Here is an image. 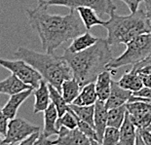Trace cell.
I'll return each mask as SVG.
<instances>
[{
  "label": "cell",
  "instance_id": "cell-1",
  "mask_svg": "<svg viewBox=\"0 0 151 145\" xmlns=\"http://www.w3.org/2000/svg\"><path fill=\"white\" fill-rule=\"evenodd\" d=\"M47 8L38 5L35 9H27V16L31 28L40 38L43 50L52 54L63 43L86 32V27L76 10L62 16L51 14Z\"/></svg>",
  "mask_w": 151,
  "mask_h": 145
},
{
  "label": "cell",
  "instance_id": "cell-2",
  "mask_svg": "<svg viewBox=\"0 0 151 145\" xmlns=\"http://www.w3.org/2000/svg\"><path fill=\"white\" fill-rule=\"evenodd\" d=\"M63 57L71 68L73 78L81 87L95 82L99 74L107 70V64L113 60L110 45L104 38H99L97 43L83 52H65Z\"/></svg>",
  "mask_w": 151,
  "mask_h": 145
},
{
  "label": "cell",
  "instance_id": "cell-3",
  "mask_svg": "<svg viewBox=\"0 0 151 145\" xmlns=\"http://www.w3.org/2000/svg\"><path fill=\"white\" fill-rule=\"evenodd\" d=\"M13 55L16 59L24 60L34 67L45 81L60 92L63 82L73 77L71 68L66 60L63 57L55 55V53L42 54L24 47H19Z\"/></svg>",
  "mask_w": 151,
  "mask_h": 145
},
{
  "label": "cell",
  "instance_id": "cell-4",
  "mask_svg": "<svg viewBox=\"0 0 151 145\" xmlns=\"http://www.w3.org/2000/svg\"><path fill=\"white\" fill-rule=\"evenodd\" d=\"M109 17L104 27L107 30L106 40L110 46L126 45L139 35L151 33V22L141 9L129 16H120L114 11Z\"/></svg>",
  "mask_w": 151,
  "mask_h": 145
},
{
  "label": "cell",
  "instance_id": "cell-5",
  "mask_svg": "<svg viewBox=\"0 0 151 145\" xmlns=\"http://www.w3.org/2000/svg\"><path fill=\"white\" fill-rule=\"evenodd\" d=\"M126 50L116 59H113L107 64L106 68L112 75L116 69L125 65H134L141 62L151 56V33H144L137 36L126 44Z\"/></svg>",
  "mask_w": 151,
  "mask_h": 145
},
{
  "label": "cell",
  "instance_id": "cell-6",
  "mask_svg": "<svg viewBox=\"0 0 151 145\" xmlns=\"http://www.w3.org/2000/svg\"><path fill=\"white\" fill-rule=\"evenodd\" d=\"M0 66L4 67L11 71L16 77L32 87L33 89L37 88L40 81L42 80L41 74L36 69L22 60H4L0 59Z\"/></svg>",
  "mask_w": 151,
  "mask_h": 145
},
{
  "label": "cell",
  "instance_id": "cell-7",
  "mask_svg": "<svg viewBox=\"0 0 151 145\" xmlns=\"http://www.w3.org/2000/svg\"><path fill=\"white\" fill-rule=\"evenodd\" d=\"M40 6H63L70 10H76L79 7L92 8L99 15L107 14L110 16L112 12L116 11V6L112 0H47Z\"/></svg>",
  "mask_w": 151,
  "mask_h": 145
},
{
  "label": "cell",
  "instance_id": "cell-8",
  "mask_svg": "<svg viewBox=\"0 0 151 145\" xmlns=\"http://www.w3.org/2000/svg\"><path fill=\"white\" fill-rule=\"evenodd\" d=\"M41 128L35 126L22 118H14L9 121L7 133L4 140L7 143L15 145L25 139L31 134L40 133Z\"/></svg>",
  "mask_w": 151,
  "mask_h": 145
},
{
  "label": "cell",
  "instance_id": "cell-9",
  "mask_svg": "<svg viewBox=\"0 0 151 145\" xmlns=\"http://www.w3.org/2000/svg\"><path fill=\"white\" fill-rule=\"evenodd\" d=\"M128 115L137 128H147L151 126V104L142 100L126 103Z\"/></svg>",
  "mask_w": 151,
  "mask_h": 145
},
{
  "label": "cell",
  "instance_id": "cell-10",
  "mask_svg": "<svg viewBox=\"0 0 151 145\" xmlns=\"http://www.w3.org/2000/svg\"><path fill=\"white\" fill-rule=\"evenodd\" d=\"M54 144L59 145H92L91 139L79 130H68L66 128L60 127L59 134L54 140Z\"/></svg>",
  "mask_w": 151,
  "mask_h": 145
},
{
  "label": "cell",
  "instance_id": "cell-11",
  "mask_svg": "<svg viewBox=\"0 0 151 145\" xmlns=\"http://www.w3.org/2000/svg\"><path fill=\"white\" fill-rule=\"evenodd\" d=\"M107 118L108 109L105 106V102L98 100L95 103V113H94V126L97 134L98 142L101 144L104 131L107 128Z\"/></svg>",
  "mask_w": 151,
  "mask_h": 145
},
{
  "label": "cell",
  "instance_id": "cell-12",
  "mask_svg": "<svg viewBox=\"0 0 151 145\" xmlns=\"http://www.w3.org/2000/svg\"><path fill=\"white\" fill-rule=\"evenodd\" d=\"M33 88L25 90L21 93H15V95H10V98L5 103V105L2 107V110L4 114L7 116L9 120L16 118V115L18 113V110L20 106L28 98V96L33 93Z\"/></svg>",
  "mask_w": 151,
  "mask_h": 145
},
{
  "label": "cell",
  "instance_id": "cell-13",
  "mask_svg": "<svg viewBox=\"0 0 151 145\" xmlns=\"http://www.w3.org/2000/svg\"><path fill=\"white\" fill-rule=\"evenodd\" d=\"M132 95H133V93L123 89L118 85L117 82L112 80L110 95H109L107 100L105 101V106L107 109H111L125 105L129 101Z\"/></svg>",
  "mask_w": 151,
  "mask_h": 145
},
{
  "label": "cell",
  "instance_id": "cell-14",
  "mask_svg": "<svg viewBox=\"0 0 151 145\" xmlns=\"http://www.w3.org/2000/svg\"><path fill=\"white\" fill-rule=\"evenodd\" d=\"M34 95V106H33V113H39V112H44L50 105V91L48 83L42 79L38 85L37 88L33 90Z\"/></svg>",
  "mask_w": 151,
  "mask_h": 145
},
{
  "label": "cell",
  "instance_id": "cell-15",
  "mask_svg": "<svg viewBox=\"0 0 151 145\" xmlns=\"http://www.w3.org/2000/svg\"><path fill=\"white\" fill-rule=\"evenodd\" d=\"M99 40L98 37L92 35L90 32L86 31L84 33L78 35L75 37L74 39H72L71 44L66 48L65 52L69 53V54H76L83 52L87 49H89L90 47H92L93 45L97 43Z\"/></svg>",
  "mask_w": 151,
  "mask_h": 145
},
{
  "label": "cell",
  "instance_id": "cell-16",
  "mask_svg": "<svg viewBox=\"0 0 151 145\" xmlns=\"http://www.w3.org/2000/svg\"><path fill=\"white\" fill-rule=\"evenodd\" d=\"M58 118H59V113L56 107L53 103H50L44 111V128L42 134L46 137L57 136L59 134V130L57 128Z\"/></svg>",
  "mask_w": 151,
  "mask_h": 145
},
{
  "label": "cell",
  "instance_id": "cell-17",
  "mask_svg": "<svg viewBox=\"0 0 151 145\" xmlns=\"http://www.w3.org/2000/svg\"><path fill=\"white\" fill-rule=\"evenodd\" d=\"M31 88L32 87L21 81L14 74L0 81V93H3V95H12Z\"/></svg>",
  "mask_w": 151,
  "mask_h": 145
},
{
  "label": "cell",
  "instance_id": "cell-18",
  "mask_svg": "<svg viewBox=\"0 0 151 145\" xmlns=\"http://www.w3.org/2000/svg\"><path fill=\"white\" fill-rule=\"evenodd\" d=\"M117 83L123 89L128 90L133 93L139 92L144 87L140 76L134 68H132L130 71L125 72Z\"/></svg>",
  "mask_w": 151,
  "mask_h": 145
},
{
  "label": "cell",
  "instance_id": "cell-19",
  "mask_svg": "<svg viewBox=\"0 0 151 145\" xmlns=\"http://www.w3.org/2000/svg\"><path fill=\"white\" fill-rule=\"evenodd\" d=\"M112 73L109 70H104L102 71L98 78L96 79V91H97L98 99L101 101H106L111 91V79Z\"/></svg>",
  "mask_w": 151,
  "mask_h": 145
},
{
  "label": "cell",
  "instance_id": "cell-20",
  "mask_svg": "<svg viewBox=\"0 0 151 145\" xmlns=\"http://www.w3.org/2000/svg\"><path fill=\"white\" fill-rule=\"evenodd\" d=\"M119 131H120V140L118 145H136L137 128L132 123L128 112L124 123Z\"/></svg>",
  "mask_w": 151,
  "mask_h": 145
},
{
  "label": "cell",
  "instance_id": "cell-21",
  "mask_svg": "<svg viewBox=\"0 0 151 145\" xmlns=\"http://www.w3.org/2000/svg\"><path fill=\"white\" fill-rule=\"evenodd\" d=\"M98 100L99 99L97 95V91H96L95 82H92L82 87L81 92L74 99V101L72 102V104L79 106L94 105Z\"/></svg>",
  "mask_w": 151,
  "mask_h": 145
},
{
  "label": "cell",
  "instance_id": "cell-22",
  "mask_svg": "<svg viewBox=\"0 0 151 145\" xmlns=\"http://www.w3.org/2000/svg\"><path fill=\"white\" fill-rule=\"evenodd\" d=\"M76 11L78 13L82 22L85 25L86 30H90L92 27H96V25H102L104 27L105 22H106V21L99 19V14L92 8L79 7L76 9Z\"/></svg>",
  "mask_w": 151,
  "mask_h": 145
},
{
  "label": "cell",
  "instance_id": "cell-23",
  "mask_svg": "<svg viewBox=\"0 0 151 145\" xmlns=\"http://www.w3.org/2000/svg\"><path fill=\"white\" fill-rule=\"evenodd\" d=\"M81 89L82 87L72 77L63 82L62 87H60V93L67 103L71 104L81 92Z\"/></svg>",
  "mask_w": 151,
  "mask_h": 145
},
{
  "label": "cell",
  "instance_id": "cell-24",
  "mask_svg": "<svg viewBox=\"0 0 151 145\" xmlns=\"http://www.w3.org/2000/svg\"><path fill=\"white\" fill-rule=\"evenodd\" d=\"M126 115H127L126 104L119 106V107L108 109L107 127L115 128L119 130L124 123Z\"/></svg>",
  "mask_w": 151,
  "mask_h": 145
},
{
  "label": "cell",
  "instance_id": "cell-25",
  "mask_svg": "<svg viewBox=\"0 0 151 145\" xmlns=\"http://www.w3.org/2000/svg\"><path fill=\"white\" fill-rule=\"evenodd\" d=\"M70 109L74 112L80 121L91 125L95 128L94 126V113H95V104L88 106H79L75 104H69Z\"/></svg>",
  "mask_w": 151,
  "mask_h": 145
},
{
  "label": "cell",
  "instance_id": "cell-26",
  "mask_svg": "<svg viewBox=\"0 0 151 145\" xmlns=\"http://www.w3.org/2000/svg\"><path fill=\"white\" fill-rule=\"evenodd\" d=\"M48 85H49L51 101H52V103L55 105V107H56L58 113H59V117H60V116H63L66 111L69 110V104L63 99L62 93H60L59 90H57L55 87L50 85V84H48Z\"/></svg>",
  "mask_w": 151,
  "mask_h": 145
},
{
  "label": "cell",
  "instance_id": "cell-27",
  "mask_svg": "<svg viewBox=\"0 0 151 145\" xmlns=\"http://www.w3.org/2000/svg\"><path fill=\"white\" fill-rule=\"evenodd\" d=\"M78 122H79L78 117H77L76 114L69 107L68 111H66L63 116L58 118L57 128L58 130L60 127L66 128L68 130H74V128H78Z\"/></svg>",
  "mask_w": 151,
  "mask_h": 145
},
{
  "label": "cell",
  "instance_id": "cell-28",
  "mask_svg": "<svg viewBox=\"0 0 151 145\" xmlns=\"http://www.w3.org/2000/svg\"><path fill=\"white\" fill-rule=\"evenodd\" d=\"M119 140H120V131L118 128L107 127L101 145H118Z\"/></svg>",
  "mask_w": 151,
  "mask_h": 145
},
{
  "label": "cell",
  "instance_id": "cell-29",
  "mask_svg": "<svg viewBox=\"0 0 151 145\" xmlns=\"http://www.w3.org/2000/svg\"><path fill=\"white\" fill-rule=\"evenodd\" d=\"M133 68L137 70V72L139 73L141 80H142L143 86L146 87V88H151V64L140 67L133 66Z\"/></svg>",
  "mask_w": 151,
  "mask_h": 145
},
{
  "label": "cell",
  "instance_id": "cell-30",
  "mask_svg": "<svg viewBox=\"0 0 151 145\" xmlns=\"http://www.w3.org/2000/svg\"><path fill=\"white\" fill-rule=\"evenodd\" d=\"M78 128L86 135V136H88L91 140L98 141V137H97V134H96V131L91 125H89V124L85 123V122L79 120Z\"/></svg>",
  "mask_w": 151,
  "mask_h": 145
},
{
  "label": "cell",
  "instance_id": "cell-31",
  "mask_svg": "<svg viewBox=\"0 0 151 145\" xmlns=\"http://www.w3.org/2000/svg\"><path fill=\"white\" fill-rule=\"evenodd\" d=\"M9 119L7 118V116L4 114L2 108L0 107V134L3 136H5L6 133H7V128H8V124H9Z\"/></svg>",
  "mask_w": 151,
  "mask_h": 145
},
{
  "label": "cell",
  "instance_id": "cell-32",
  "mask_svg": "<svg viewBox=\"0 0 151 145\" xmlns=\"http://www.w3.org/2000/svg\"><path fill=\"white\" fill-rule=\"evenodd\" d=\"M137 134L145 145H151V131L147 128H137Z\"/></svg>",
  "mask_w": 151,
  "mask_h": 145
},
{
  "label": "cell",
  "instance_id": "cell-33",
  "mask_svg": "<svg viewBox=\"0 0 151 145\" xmlns=\"http://www.w3.org/2000/svg\"><path fill=\"white\" fill-rule=\"evenodd\" d=\"M120 1L124 2L125 4L128 6V8H129L131 13H134L139 9L140 3L142 2L143 0H120Z\"/></svg>",
  "mask_w": 151,
  "mask_h": 145
},
{
  "label": "cell",
  "instance_id": "cell-34",
  "mask_svg": "<svg viewBox=\"0 0 151 145\" xmlns=\"http://www.w3.org/2000/svg\"><path fill=\"white\" fill-rule=\"evenodd\" d=\"M54 140H55V138L46 137L42 133H40L39 136H38V138L34 142L33 145H53Z\"/></svg>",
  "mask_w": 151,
  "mask_h": 145
},
{
  "label": "cell",
  "instance_id": "cell-35",
  "mask_svg": "<svg viewBox=\"0 0 151 145\" xmlns=\"http://www.w3.org/2000/svg\"><path fill=\"white\" fill-rule=\"evenodd\" d=\"M39 134H40V133H36V134H31L30 136H28L27 138H25V139L22 140L21 142H19L15 145H33L34 142L38 138V136H39Z\"/></svg>",
  "mask_w": 151,
  "mask_h": 145
},
{
  "label": "cell",
  "instance_id": "cell-36",
  "mask_svg": "<svg viewBox=\"0 0 151 145\" xmlns=\"http://www.w3.org/2000/svg\"><path fill=\"white\" fill-rule=\"evenodd\" d=\"M133 95L139 96V98H151V88H146V87H143V88L141 90H139V92L134 93Z\"/></svg>",
  "mask_w": 151,
  "mask_h": 145
},
{
  "label": "cell",
  "instance_id": "cell-37",
  "mask_svg": "<svg viewBox=\"0 0 151 145\" xmlns=\"http://www.w3.org/2000/svg\"><path fill=\"white\" fill-rule=\"evenodd\" d=\"M144 6H145V14L151 22V0H143Z\"/></svg>",
  "mask_w": 151,
  "mask_h": 145
},
{
  "label": "cell",
  "instance_id": "cell-38",
  "mask_svg": "<svg viewBox=\"0 0 151 145\" xmlns=\"http://www.w3.org/2000/svg\"><path fill=\"white\" fill-rule=\"evenodd\" d=\"M136 100H142V101H145V102H148V103L151 104V98H139V96H134V95H132L131 98L129 99L128 102H131V101H136Z\"/></svg>",
  "mask_w": 151,
  "mask_h": 145
},
{
  "label": "cell",
  "instance_id": "cell-39",
  "mask_svg": "<svg viewBox=\"0 0 151 145\" xmlns=\"http://www.w3.org/2000/svg\"><path fill=\"white\" fill-rule=\"evenodd\" d=\"M136 145H145V143H144L143 141H142V139H141V137L139 136V134H137V135Z\"/></svg>",
  "mask_w": 151,
  "mask_h": 145
},
{
  "label": "cell",
  "instance_id": "cell-40",
  "mask_svg": "<svg viewBox=\"0 0 151 145\" xmlns=\"http://www.w3.org/2000/svg\"><path fill=\"white\" fill-rule=\"evenodd\" d=\"M0 145H12V144L6 142V141L4 140V136L0 134Z\"/></svg>",
  "mask_w": 151,
  "mask_h": 145
},
{
  "label": "cell",
  "instance_id": "cell-41",
  "mask_svg": "<svg viewBox=\"0 0 151 145\" xmlns=\"http://www.w3.org/2000/svg\"><path fill=\"white\" fill-rule=\"evenodd\" d=\"M46 1H47V0H38V5H42Z\"/></svg>",
  "mask_w": 151,
  "mask_h": 145
},
{
  "label": "cell",
  "instance_id": "cell-42",
  "mask_svg": "<svg viewBox=\"0 0 151 145\" xmlns=\"http://www.w3.org/2000/svg\"><path fill=\"white\" fill-rule=\"evenodd\" d=\"M91 143H92V145H101L98 141H96V140H91Z\"/></svg>",
  "mask_w": 151,
  "mask_h": 145
},
{
  "label": "cell",
  "instance_id": "cell-43",
  "mask_svg": "<svg viewBox=\"0 0 151 145\" xmlns=\"http://www.w3.org/2000/svg\"><path fill=\"white\" fill-rule=\"evenodd\" d=\"M147 130H148V131H151V126H149V127L147 128Z\"/></svg>",
  "mask_w": 151,
  "mask_h": 145
},
{
  "label": "cell",
  "instance_id": "cell-44",
  "mask_svg": "<svg viewBox=\"0 0 151 145\" xmlns=\"http://www.w3.org/2000/svg\"><path fill=\"white\" fill-rule=\"evenodd\" d=\"M53 145H59V144H53Z\"/></svg>",
  "mask_w": 151,
  "mask_h": 145
}]
</instances>
